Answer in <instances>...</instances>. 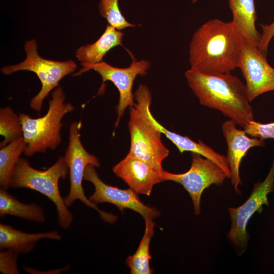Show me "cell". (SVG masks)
<instances>
[{"label": "cell", "mask_w": 274, "mask_h": 274, "mask_svg": "<svg viewBox=\"0 0 274 274\" xmlns=\"http://www.w3.org/2000/svg\"><path fill=\"white\" fill-rule=\"evenodd\" d=\"M192 3H195L198 0H191Z\"/></svg>", "instance_id": "27"}, {"label": "cell", "mask_w": 274, "mask_h": 274, "mask_svg": "<svg viewBox=\"0 0 274 274\" xmlns=\"http://www.w3.org/2000/svg\"><path fill=\"white\" fill-rule=\"evenodd\" d=\"M232 120H226L222 125V131L227 145L226 158L229 165L231 184L238 195L241 192L239 186L242 185L239 175L242 161L250 149L264 147V140L248 135L244 129H239Z\"/></svg>", "instance_id": "13"}, {"label": "cell", "mask_w": 274, "mask_h": 274, "mask_svg": "<svg viewBox=\"0 0 274 274\" xmlns=\"http://www.w3.org/2000/svg\"><path fill=\"white\" fill-rule=\"evenodd\" d=\"M185 76L201 105L219 111L243 129L254 120L245 84L231 72L208 74L190 68Z\"/></svg>", "instance_id": "2"}, {"label": "cell", "mask_w": 274, "mask_h": 274, "mask_svg": "<svg viewBox=\"0 0 274 274\" xmlns=\"http://www.w3.org/2000/svg\"><path fill=\"white\" fill-rule=\"evenodd\" d=\"M68 175L69 169L63 156L44 170L33 168L26 159L20 157L14 168L11 187L28 188L47 196L55 205L58 224L66 229L72 224L73 215L61 196L59 181L60 179H65Z\"/></svg>", "instance_id": "5"}, {"label": "cell", "mask_w": 274, "mask_h": 274, "mask_svg": "<svg viewBox=\"0 0 274 274\" xmlns=\"http://www.w3.org/2000/svg\"><path fill=\"white\" fill-rule=\"evenodd\" d=\"M134 97L136 102L130 107L128 124L130 135L128 153L162 172V162L168 156L169 151L162 142V133L149 117L151 92L147 86L141 84Z\"/></svg>", "instance_id": "3"}, {"label": "cell", "mask_w": 274, "mask_h": 274, "mask_svg": "<svg viewBox=\"0 0 274 274\" xmlns=\"http://www.w3.org/2000/svg\"><path fill=\"white\" fill-rule=\"evenodd\" d=\"M0 134L4 137L0 143L1 148L23 136V127L20 116L10 107L0 109Z\"/></svg>", "instance_id": "22"}, {"label": "cell", "mask_w": 274, "mask_h": 274, "mask_svg": "<svg viewBox=\"0 0 274 274\" xmlns=\"http://www.w3.org/2000/svg\"><path fill=\"white\" fill-rule=\"evenodd\" d=\"M81 126L80 121H74L70 126L68 144L63 157L69 169L70 188L68 195L63 198L64 203L69 207L75 200H79L86 206L95 209L104 221L113 223L117 217L100 210L85 194L82 182L86 167L89 164L95 167L100 164L97 158L90 154L83 146L80 140Z\"/></svg>", "instance_id": "7"}, {"label": "cell", "mask_w": 274, "mask_h": 274, "mask_svg": "<svg viewBox=\"0 0 274 274\" xmlns=\"http://www.w3.org/2000/svg\"><path fill=\"white\" fill-rule=\"evenodd\" d=\"M273 191L274 158L264 180L254 184L252 193L246 201L239 207L228 208L231 226L227 237L238 256L247 249L250 236L247 227L250 219L256 212L261 213L264 205L269 206L267 196Z\"/></svg>", "instance_id": "8"}, {"label": "cell", "mask_w": 274, "mask_h": 274, "mask_svg": "<svg viewBox=\"0 0 274 274\" xmlns=\"http://www.w3.org/2000/svg\"><path fill=\"white\" fill-rule=\"evenodd\" d=\"M190 169L182 174H173L164 170L161 172L162 182L172 181L182 185L192 201L196 215L200 213V199L203 191L211 185L220 186L227 178L224 171L212 160L201 155L191 152Z\"/></svg>", "instance_id": "10"}, {"label": "cell", "mask_w": 274, "mask_h": 274, "mask_svg": "<svg viewBox=\"0 0 274 274\" xmlns=\"http://www.w3.org/2000/svg\"><path fill=\"white\" fill-rule=\"evenodd\" d=\"M233 19L232 21L242 38L257 46L261 33L256 28L257 19L254 0H228Z\"/></svg>", "instance_id": "17"}, {"label": "cell", "mask_w": 274, "mask_h": 274, "mask_svg": "<svg viewBox=\"0 0 274 274\" xmlns=\"http://www.w3.org/2000/svg\"><path fill=\"white\" fill-rule=\"evenodd\" d=\"M119 0H100L98 4L100 14L107 20L108 24L119 30L136 25L128 22L122 15L118 5Z\"/></svg>", "instance_id": "23"}, {"label": "cell", "mask_w": 274, "mask_h": 274, "mask_svg": "<svg viewBox=\"0 0 274 274\" xmlns=\"http://www.w3.org/2000/svg\"><path fill=\"white\" fill-rule=\"evenodd\" d=\"M148 115L155 126L178 148L181 154L185 151H189L201 155L221 168L227 175L228 179H230V169L226 156L217 153L200 140L197 142L188 136H183L167 129L156 120L150 110L148 112Z\"/></svg>", "instance_id": "15"}, {"label": "cell", "mask_w": 274, "mask_h": 274, "mask_svg": "<svg viewBox=\"0 0 274 274\" xmlns=\"http://www.w3.org/2000/svg\"><path fill=\"white\" fill-rule=\"evenodd\" d=\"M83 180L90 182L94 192L89 196L90 201L97 204L108 202L116 206L122 212L125 209L132 210L145 220L155 219L160 212L155 208L146 206L140 199L138 193L131 188L122 189L106 184L98 177L95 166L88 164L85 168Z\"/></svg>", "instance_id": "11"}, {"label": "cell", "mask_w": 274, "mask_h": 274, "mask_svg": "<svg viewBox=\"0 0 274 274\" xmlns=\"http://www.w3.org/2000/svg\"><path fill=\"white\" fill-rule=\"evenodd\" d=\"M47 113L41 117L32 118L21 113L19 115L23 127V136L27 147L25 156L30 157L37 153L54 150L61 142V120L75 109L73 105L65 102V95L61 87L54 89L51 94Z\"/></svg>", "instance_id": "4"}, {"label": "cell", "mask_w": 274, "mask_h": 274, "mask_svg": "<svg viewBox=\"0 0 274 274\" xmlns=\"http://www.w3.org/2000/svg\"><path fill=\"white\" fill-rule=\"evenodd\" d=\"M43 238L59 241L61 237L57 231L26 233L13 228L10 225L0 224V249H11L18 253L25 254L31 252L36 243Z\"/></svg>", "instance_id": "16"}, {"label": "cell", "mask_w": 274, "mask_h": 274, "mask_svg": "<svg viewBox=\"0 0 274 274\" xmlns=\"http://www.w3.org/2000/svg\"><path fill=\"white\" fill-rule=\"evenodd\" d=\"M10 215L39 223L44 222V209L34 203L26 204L19 201L7 190L0 189V216Z\"/></svg>", "instance_id": "19"}, {"label": "cell", "mask_w": 274, "mask_h": 274, "mask_svg": "<svg viewBox=\"0 0 274 274\" xmlns=\"http://www.w3.org/2000/svg\"><path fill=\"white\" fill-rule=\"evenodd\" d=\"M244 129L251 137L264 140L267 139H274V122L261 123L253 120L250 121Z\"/></svg>", "instance_id": "24"}, {"label": "cell", "mask_w": 274, "mask_h": 274, "mask_svg": "<svg viewBox=\"0 0 274 274\" xmlns=\"http://www.w3.org/2000/svg\"><path fill=\"white\" fill-rule=\"evenodd\" d=\"M26 57L25 60L15 65L6 66L2 72L9 75L20 71H28L35 73L42 84L38 93L30 101L29 107L40 113L45 98L51 91L59 86L60 81L65 76L73 73L77 64L71 59L65 61L49 60L40 56L37 52V44L35 40L26 41L24 44Z\"/></svg>", "instance_id": "6"}, {"label": "cell", "mask_w": 274, "mask_h": 274, "mask_svg": "<svg viewBox=\"0 0 274 274\" xmlns=\"http://www.w3.org/2000/svg\"><path fill=\"white\" fill-rule=\"evenodd\" d=\"M144 235L134 254L128 256L126 263L131 274H151L153 270L150 266L152 256L150 254V244L154 234L155 223L152 219H146Z\"/></svg>", "instance_id": "21"}, {"label": "cell", "mask_w": 274, "mask_h": 274, "mask_svg": "<svg viewBox=\"0 0 274 274\" xmlns=\"http://www.w3.org/2000/svg\"><path fill=\"white\" fill-rule=\"evenodd\" d=\"M19 253L11 249L0 252V271L4 274H19L17 258Z\"/></svg>", "instance_id": "25"}, {"label": "cell", "mask_w": 274, "mask_h": 274, "mask_svg": "<svg viewBox=\"0 0 274 274\" xmlns=\"http://www.w3.org/2000/svg\"><path fill=\"white\" fill-rule=\"evenodd\" d=\"M27 145L23 136L18 138L0 150V185L8 190L11 187L14 168Z\"/></svg>", "instance_id": "20"}, {"label": "cell", "mask_w": 274, "mask_h": 274, "mask_svg": "<svg viewBox=\"0 0 274 274\" xmlns=\"http://www.w3.org/2000/svg\"><path fill=\"white\" fill-rule=\"evenodd\" d=\"M243 38L234 23L208 21L194 33L189 45L190 69L201 73H229L238 68Z\"/></svg>", "instance_id": "1"}, {"label": "cell", "mask_w": 274, "mask_h": 274, "mask_svg": "<svg viewBox=\"0 0 274 274\" xmlns=\"http://www.w3.org/2000/svg\"><path fill=\"white\" fill-rule=\"evenodd\" d=\"M262 37L258 46L260 51L266 56L269 43L274 37V21L270 24H261Z\"/></svg>", "instance_id": "26"}, {"label": "cell", "mask_w": 274, "mask_h": 274, "mask_svg": "<svg viewBox=\"0 0 274 274\" xmlns=\"http://www.w3.org/2000/svg\"><path fill=\"white\" fill-rule=\"evenodd\" d=\"M113 170L138 194L149 196L153 186L162 182V171H158L129 153L113 167Z\"/></svg>", "instance_id": "14"}, {"label": "cell", "mask_w": 274, "mask_h": 274, "mask_svg": "<svg viewBox=\"0 0 274 274\" xmlns=\"http://www.w3.org/2000/svg\"><path fill=\"white\" fill-rule=\"evenodd\" d=\"M132 62L129 66L126 68H119L113 66L105 61L94 64L81 63L82 68L73 75L80 76L83 73L93 70L101 76L102 85L98 91V94L104 91V83L107 81L112 82L118 89L119 93V102L116 107L117 118L115 127L119 125L120 119L128 107L134 104V97L132 93L134 81L137 76H145L150 66V61L146 60H136L131 54Z\"/></svg>", "instance_id": "9"}, {"label": "cell", "mask_w": 274, "mask_h": 274, "mask_svg": "<svg viewBox=\"0 0 274 274\" xmlns=\"http://www.w3.org/2000/svg\"><path fill=\"white\" fill-rule=\"evenodd\" d=\"M238 68L245 79L250 102L263 93L274 91V68L257 46L243 39Z\"/></svg>", "instance_id": "12"}, {"label": "cell", "mask_w": 274, "mask_h": 274, "mask_svg": "<svg viewBox=\"0 0 274 274\" xmlns=\"http://www.w3.org/2000/svg\"><path fill=\"white\" fill-rule=\"evenodd\" d=\"M124 35L121 31L108 24L97 41L79 48L75 52L76 56L81 63L94 64L100 62L111 49L122 45Z\"/></svg>", "instance_id": "18"}]
</instances>
